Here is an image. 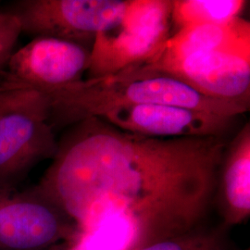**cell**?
<instances>
[{"instance_id": "obj_1", "label": "cell", "mask_w": 250, "mask_h": 250, "mask_svg": "<svg viewBox=\"0 0 250 250\" xmlns=\"http://www.w3.org/2000/svg\"><path fill=\"white\" fill-rule=\"evenodd\" d=\"M227 143L146 137L90 117L68 127L36 188L80 228L126 224L138 250L202 225Z\"/></svg>"}, {"instance_id": "obj_2", "label": "cell", "mask_w": 250, "mask_h": 250, "mask_svg": "<svg viewBox=\"0 0 250 250\" xmlns=\"http://www.w3.org/2000/svg\"><path fill=\"white\" fill-rule=\"evenodd\" d=\"M42 90V89H40ZM44 91L49 101V124L55 133L118 107L160 104L196 108L219 115L239 117L250 107L208 98L184 82L142 64L95 79H83Z\"/></svg>"}, {"instance_id": "obj_3", "label": "cell", "mask_w": 250, "mask_h": 250, "mask_svg": "<svg viewBox=\"0 0 250 250\" xmlns=\"http://www.w3.org/2000/svg\"><path fill=\"white\" fill-rule=\"evenodd\" d=\"M58 147L45 92L0 72V192L17 191Z\"/></svg>"}, {"instance_id": "obj_4", "label": "cell", "mask_w": 250, "mask_h": 250, "mask_svg": "<svg viewBox=\"0 0 250 250\" xmlns=\"http://www.w3.org/2000/svg\"><path fill=\"white\" fill-rule=\"evenodd\" d=\"M172 0H132L125 16L96 36L87 79L112 75L158 53L172 35Z\"/></svg>"}, {"instance_id": "obj_5", "label": "cell", "mask_w": 250, "mask_h": 250, "mask_svg": "<svg viewBox=\"0 0 250 250\" xmlns=\"http://www.w3.org/2000/svg\"><path fill=\"white\" fill-rule=\"evenodd\" d=\"M132 0H22L7 11L22 33L70 41L91 49L96 36L124 17Z\"/></svg>"}, {"instance_id": "obj_6", "label": "cell", "mask_w": 250, "mask_h": 250, "mask_svg": "<svg viewBox=\"0 0 250 250\" xmlns=\"http://www.w3.org/2000/svg\"><path fill=\"white\" fill-rule=\"evenodd\" d=\"M80 227L36 186L0 192V250H52Z\"/></svg>"}, {"instance_id": "obj_7", "label": "cell", "mask_w": 250, "mask_h": 250, "mask_svg": "<svg viewBox=\"0 0 250 250\" xmlns=\"http://www.w3.org/2000/svg\"><path fill=\"white\" fill-rule=\"evenodd\" d=\"M142 65L168 73L208 98L250 107V48L154 57Z\"/></svg>"}, {"instance_id": "obj_8", "label": "cell", "mask_w": 250, "mask_h": 250, "mask_svg": "<svg viewBox=\"0 0 250 250\" xmlns=\"http://www.w3.org/2000/svg\"><path fill=\"white\" fill-rule=\"evenodd\" d=\"M118 129L152 138H226L238 117L224 116L196 108L146 104L111 108L98 117Z\"/></svg>"}, {"instance_id": "obj_9", "label": "cell", "mask_w": 250, "mask_h": 250, "mask_svg": "<svg viewBox=\"0 0 250 250\" xmlns=\"http://www.w3.org/2000/svg\"><path fill=\"white\" fill-rule=\"evenodd\" d=\"M91 49L51 37H35L14 51L6 72L38 89L60 88L83 80L87 72Z\"/></svg>"}, {"instance_id": "obj_10", "label": "cell", "mask_w": 250, "mask_h": 250, "mask_svg": "<svg viewBox=\"0 0 250 250\" xmlns=\"http://www.w3.org/2000/svg\"><path fill=\"white\" fill-rule=\"evenodd\" d=\"M214 203L228 229L248 221L250 215V124L227 143L219 168Z\"/></svg>"}, {"instance_id": "obj_11", "label": "cell", "mask_w": 250, "mask_h": 250, "mask_svg": "<svg viewBox=\"0 0 250 250\" xmlns=\"http://www.w3.org/2000/svg\"><path fill=\"white\" fill-rule=\"evenodd\" d=\"M232 48H250V23L248 20L239 17L223 24L182 29L172 34L154 57L173 58L194 52Z\"/></svg>"}, {"instance_id": "obj_12", "label": "cell", "mask_w": 250, "mask_h": 250, "mask_svg": "<svg viewBox=\"0 0 250 250\" xmlns=\"http://www.w3.org/2000/svg\"><path fill=\"white\" fill-rule=\"evenodd\" d=\"M248 3L245 0H172V34L188 27L230 22L241 17Z\"/></svg>"}, {"instance_id": "obj_13", "label": "cell", "mask_w": 250, "mask_h": 250, "mask_svg": "<svg viewBox=\"0 0 250 250\" xmlns=\"http://www.w3.org/2000/svg\"><path fill=\"white\" fill-rule=\"evenodd\" d=\"M133 231L124 224L106 221L80 228L70 241L52 250H134Z\"/></svg>"}, {"instance_id": "obj_14", "label": "cell", "mask_w": 250, "mask_h": 250, "mask_svg": "<svg viewBox=\"0 0 250 250\" xmlns=\"http://www.w3.org/2000/svg\"><path fill=\"white\" fill-rule=\"evenodd\" d=\"M228 228L199 226L191 231L151 244L138 250H229Z\"/></svg>"}, {"instance_id": "obj_15", "label": "cell", "mask_w": 250, "mask_h": 250, "mask_svg": "<svg viewBox=\"0 0 250 250\" xmlns=\"http://www.w3.org/2000/svg\"><path fill=\"white\" fill-rule=\"evenodd\" d=\"M21 33L17 17L7 10L0 11V72L6 70Z\"/></svg>"}, {"instance_id": "obj_16", "label": "cell", "mask_w": 250, "mask_h": 250, "mask_svg": "<svg viewBox=\"0 0 250 250\" xmlns=\"http://www.w3.org/2000/svg\"><path fill=\"white\" fill-rule=\"evenodd\" d=\"M249 250V249H248V250Z\"/></svg>"}]
</instances>
